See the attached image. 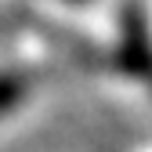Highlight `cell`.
I'll list each match as a JSON object with an SVG mask.
<instances>
[{
	"instance_id": "1",
	"label": "cell",
	"mask_w": 152,
	"mask_h": 152,
	"mask_svg": "<svg viewBox=\"0 0 152 152\" xmlns=\"http://www.w3.org/2000/svg\"><path fill=\"white\" fill-rule=\"evenodd\" d=\"M22 98H26V80L15 72H0V116L7 109H15Z\"/></svg>"
}]
</instances>
